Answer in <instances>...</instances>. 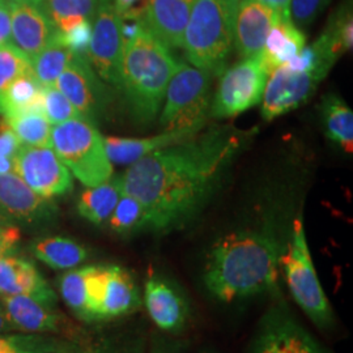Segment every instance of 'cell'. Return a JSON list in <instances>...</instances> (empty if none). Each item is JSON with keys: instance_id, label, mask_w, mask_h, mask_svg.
Listing matches in <instances>:
<instances>
[{"instance_id": "ac0fdd59", "label": "cell", "mask_w": 353, "mask_h": 353, "mask_svg": "<svg viewBox=\"0 0 353 353\" xmlns=\"http://www.w3.org/2000/svg\"><path fill=\"white\" fill-rule=\"evenodd\" d=\"M143 303L152 322L166 332H181L190 318V303L185 293L172 280L150 275L145 280Z\"/></svg>"}, {"instance_id": "44dd1931", "label": "cell", "mask_w": 353, "mask_h": 353, "mask_svg": "<svg viewBox=\"0 0 353 353\" xmlns=\"http://www.w3.org/2000/svg\"><path fill=\"white\" fill-rule=\"evenodd\" d=\"M195 0H145L140 10L144 26L168 48H181Z\"/></svg>"}, {"instance_id": "e0dca14e", "label": "cell", "mask_w": 353, "mask_h": 353, "mask_svg": "<svg viewBox=\"0 0 353 353\" xmlns=\"http://www.w3.org/2000/svg\"><path fill=\"white\" fill-rule=\"evenodd\" d=\"M11 16V43L32 62L58 33L39 3L8 0Z\"/></svg>"}, {"instance_id": "8fae6325", "label": "cell", "mask_w": 353, "mask_h": 353, "mask_svg": "<svg viewBox=\"0 0 353 353\" xmlns=\"http://www.w3.org/2000/svg\"><path fill=\"white\" fill-rule=\"evenodd\" d=\"M13 173L45 199L62 196L74 189L71 172L51 147L21 145L14 154Z\"/></svg>"}, {"instance_id": "d6a6232c", "label": "cell", "mask_w": 353, "mask_h": 353, "mask_svg": "<svg viewBox=\"0 0 353 353\" xmlns=\"http://www.w3.org/2000/svg\"><path fill=\"white\" fill-rule=\"evenodd\" d=\"M108 224L114 233L119 236H131L147 229V214L139 201L122 194Z\"/></svg>"}, {"instance_id": "b9f144b4", "label": "cell", "mask_w": 353, "mask_h": 353, "mask_svg": "<svg viewBox=\"0 0 353 353\" xmlns=\"http://www.w3.org/2000/svg\"><path fill=\"white\" fill-rule=\"evenodd\" d=\"M11 43V16L8 0H0V46Z\"/></svg>"}, {"instance_id": "c3c4849f", "label": "cell", "mask_w": 353, "mask_h": 353, "mask_svg": "<svg viewBox=\"0 0 353 353\" xmlns=\"http://www.w3.org/2000/svg\"><path fill=\"white\" fill-rule=\"evenodd\" d=\"M30 1H34V3H39L41 0H30Z\"/></svg>"}, {"instance_id": "3957f363", "label": "cell", "mask_w": 353, "mask_h": 353, "mask_svg": "<svg viewBox=\"0 0 353 353\" xmlns=\"http://www.w3.org/2000/svg\"><path fill=\"white\" fill-rule=\"evenodd\" d=\"M178 61L164 42L144 26L123 42L119 87L128 108L140 123L152 122L164 103L166 89Z\"/></svg>"}, {"instance_id": "30bf717a", "label": "cell", "mask_w": 353, "mask_h": 353, "mask_svg": "<svg viewBox=\"0 0 353 353\" xmlns=\"http://www.w3.org/2000/svg\"><path fill=\"white\" fill-rule=\"evenodd\" d=\"M92 21V37L87 52L89 63L105 83L119 87L123 55L122 16L117 12L113 0H101Z\"/></svg>"}, {"instance_id": "ee69618b", "label": "cell", "mask_w": 353, "mask_h": 353, "mask_svg": "<svg viewBox=\"0 0 353 353\" xmlns=\"http://www.w3.org/2000/svg\"><path fill=\"white\" fill-rule=\"evenodd\" d=\"M114 7L117 10V12L119 13L121 16H123L125 13L128 12L131 8H134V4L138 0H113Z\"/></svg>"}, {"instance_id": "7402d4cb", "label": "cell", "mask_w": 353, "mask_h": 353, "mask_svg": "<svg viewBox=\"0 0 353 353\" xmlns=\"http://www.w3.org/2000/svg\"><path fill=\"white\" fill-rule=\"evenodd\" d=\"M303 46L305 34L303 30L293 24L290 16H281L278 23L271 28L261 54V61L265 71L271 74L280 65L287 63L301 51Z\"/></svg>"}, {"instance_id": "52a82bcc", "label": "cell", "mask_w": 353, "mask_h": 353, "mask_svg": "<svg viewBox=\"0 0 353 353\" xmlns=\"http://www.w3.org/2000/svg\"><path fill=\"white\" fill-rule=\"evenodd\" d=\"M290 294L303 313L318 327H331L335 322L334 310L321 285L306 240L303 220L296 219L288 249L280 255Z\"/></svg>"}, {"instance_id": "4316f807", "label": "cell", "mask_w": 353, "mask_h": 353, "mask_svg": "<svg viewBox=\"0 0 353 353\" xmlns=\"http://www.w3.org/2000/svg\"><path fill=\"white\" fill-rule=\"evenodd\" d=\"M90 265L65 271L58 279V288L64 303L81 322L92 323L93 316L89 309L88 281Z\"/></svg>"}, {"instance_id": "7dc6e473", "label": "cell", "mask_w": 353, "mask_h": 353, "mask_svg": "<svg viewBox=\"0 0 353 353\" xmlns=\"http://www.w3.org/2000/svg\"><path fill=\"white\" fill-rule=\"evenodd\" d=\"M154 353H170V352H166V351H157V352Z\"/></svg>"}, {"instance_id": "7c38bea8", "label": "cell", "mask_w": 353, "mask_h": 353, "mask_svg": "<svg viewBox=\"0 0 353 353\" xmlns=\"http://www.w3.org/2000/svg\"><path fill=\"white\" fill-rule=\"evenodd\" d=\"M55 87L75 106L81 118L92 123L99 122L110 103V92L87 57L74 54Z\"/></svg>"}, {"instance_id": "9c48e42d", "label": "cell", "mask_w": 353, "mask_h": 353, "mask_svg": "<svg viewBox=\"0 0 353 353\" xmlns=\"http://www.w3.org/2000/svg\"><path fill=\"white\" fill-rule=\"evenodd\" d=\"M270 74L261 58L242 59L221 74L210 117L232 118L258 105Z\"/></svg>"}, {"instance_id": "f35d334b", "label": "cell", "mask_w": 353, "mask_h": 353, "mask_svg": "<svg viewBox=\"0 0 353 353\" xmlns=\"http://www.w3.org/2000/svg\"><path fill=\"white\" fill-rule=\"evenodd\" d=\"M58 37L65 48H68L75 55L87 57L89 42L92 37V21L83 20L63 33L58 32Z\"/></svg>"}, {"instance_id": "f546056e", "label": "cell", "mask_w": 353, "mask_h": 353, "mask_svg": "<svg viewBox=\"0 0 353 353\" xmlns=\"http://www.w3.org/2000/svg\"><path fill=\"white\" fill-rule=\"evenodd\" d=\"M3 122L12 130L21 145L51 147L52 125L45 114H19L4 118Z\"/></svg>"}, {"instance_id": "ffe728a7", "label": "cell", "mask_w": 353, "mask_h": 353, "mask_svg": "<svg viewBox=\"0 0 353 353\" xmlns=\"http://www.w3.org/2000/svg\"><path fill=\"white\" fill-rule=\"evenodd\" d=\"M0 296H28L49 306L58 303L55 290L36 265L13 254L0 256Z\"/></svg>"}, {"instance_id": "f6af8a7d", "label": "cell", "mask_w": 353, "mask_h": 353, "mask_svg": "<svg viewBox=\"0 0 353 353\" xmlns=\"http://www.w3.org/2000/svg\"><path fill=\"white\" fill-rule=\"evenodd\" d=\"M14 170V156L13 157H1L0 159V174L13 173Z\"/></svg>"}, {"instance_id": "8992f818", "label": "cell", "mask_w": 353, "mask_h": 353, "mask_svg": "<svg viewBox=\"0 0 353 353\" xmlns=\"http://www.w3.org/2000/svg\"><path fill=\"white\" fill-rule=\"evenodd\" d=\"M51 148L87 188L112 178L113 165L106 154L103 138L92 122L76 118L52 126Z\"/></svg>"}, {"instance_id": "7a4b0ae2", "label": "cell", "mask_w": 353, "mask_h": 353, "mask_svg": "<svg viewBox=\"0 0 353 353\" xmlns=\"http://www.w3.org/2000/svg\"><path fill=\"white\" fill-rule=\"evenodd\" d=\"M280 250L262 230H237L217 241L203 271L204 287L216 300L232 303L278 285Z\"/></svg>"}, {"instance_id": "60d3db41", "label": "cell", "mask_w": 353, "mask_h": 353, "mask_svg": "<svg viewBox=\"0 0 353 353\" xmlns=\"http://www.w3.org/2000/svg\"><path fill=\"white\" fill-rule=\"evenodd\" d=\"M21 144L13 134L12 130L4 122L0 125V159L1 157H13L20 150Z\"/></svg>"}, {"instance_id": "9a60e30c", "label": "cell", "mask_w": 353, "mask_h": 353, "mask_svg": "<svg viewBox=\"0 0 353 353\" xmlns=\"http://www.w3.org/2000/svg\"><path fill=\"white\" fill-rule=\"evenodd\" d=\"M0 214L26 227L52 223L58 208L51 199L39 196L14 173L0 174Z\"/></svg>"}, {"instance_id": "5bb4252c", "label": "cell", "mask_w": 353, "mask_h": 353, "mask_svg": "<svg viewBox=\"0 0 353 353\" xmlns=\"http://www.w3.org/2000/svg\"><path fill=\"white\" fill-rule=\"evenodd\" d=\"M1 303L16 331L28 334L62 335L68 341H85L83 331L62 314L57 306H49L28 296H1Z\"/></svg>"}, {"instance_id": "74e56055", "label": "cell", "mask_w": 353, "mask_h": 353, "mask_svg": "<svg viewBox=\"0 0 353 353\" xmlns=\"http://www.w3.org/2000/svg\"><path fill=\"white\" fill-rule=\"evenodd\" d=\"M331 0H290V16L297 28L310 26L326 10Z\"/></svg>"}, {"instance_id": "ba28073f", "label": "cell", "mask_w": 353, "mask_h": 353, "mask_svg": "<svg viewBox=\"0 0 353 353\" xmlns=\"http://www.w3.org/2000/svg\"><path fill=\"white\" fill-rule=\"evenodd\" d=\"M87 285L93 322L128 316L135 313L141 305L135 280L121 265H90Z\"/></svg>"}, {"instance_id": "7bdbcfd3", "label": "cell", "mask_w": 353, "mask_h": 353, "mask_svg": "<svg viewBox=\"0 0 353 353\" xmlns=\"http://www.w3.org/2000/svg\"><path fill=\"white\" fill-rule=\"evenodd\" d=\"M16 331V328L13 327L12 322L10 321V318L7 316L6 307L1 303L0 299V334H8V332H13Z\"/></svg>"}, {"instance_id": "484cf974", "label": "cell", "mask_w": 353, "mask_h": 353, "mask_svg": "<svg viewBox=\"0 0 353 353\" xmlns=\"http://www.w3.org/2000/svg\"><path fill=\"white\" fill-rule=\"evenodd\" d=\"M321 119L328 139L339 144L344 152L353 151V112L338 94H326L321 101Z\"/></svg>"}, {"instance_id": "8d00e7d4", "label": "cell", "mask_w": 353, "mask_h": 353, "mask_svg": "<svg viewBox=\"0 0 353 353\" xmlns=\"http://www.w3.org/2000/svg\"><path fill=\"white\" fill-rule=\"evenodd\" d=\"M43 113L52 126L63 123L70 119L81 118L75 106L68 101V99L57 87L45 88Z\"/></svg>"}, {"instance_id": "d590c367", "label": "cell", "mask_w": 353, "mask_h": 353, "mask_svg": "<svg viewBox=\"0 0 353 353\" xmlns=\"http://www.w3.org/2000/svg\"><path fill=\"white\" fill-rule=\"evenodd\" d=\"M32 72V63L12 43L0 46V94L19 76Z\"/></svg>"}, {"instance_id": "83f0119b", "label": "cell", "mask_w": 353, "mask_h": 353, "mask_svg": "<svg viewBox=\"0 0 353 353\" xmlns=\"http://www.w3.org/2000/svg\"><path fill=\"white\" fill-rule=\"evenodd\" d=\"M74 52L65 48L57 36L50 43L36 55L30 62L33 75L37 79L42 88L55 87L58 77L63 72L64 68L72 59Z\"/></svg>"}, {"instance_id": "4dcf8cb0", "label": "cell", "mask_w": 353, "mask_h": 353, "mask_svg": "<svg viewBox=\"0 0 353 353\" xmlns=\"http://www.w3.org/2000/svg\"><path fill=\"white\" fill-rule=\"evenodd\" d=\"M144 339L138 332H117L94 341H81L57 353H143Z\"/></svg>"}, {"instance_id": "836d02e7", "label": "cell", "mask_w": 353, "mask_h": 353, "mask_svg": "<svg viewBox=\"0 0 353 353\" xmlns=\"http://www.w3.org/2000/svg\"><path fill=\"white\" fill-rule=\"evenodd\" d=\"M101 0H41L39 4L54 24L68 17L93 20Z\"/></svg>"}, {"instance_id": "bcb514c9", "label": "cell", "mask_w": 353, "mask_h": 353, "mask_svg": "<svg viewBox=\"0 0 353 353\" xmlns=\"http://www.w3.org/2000/svg\"><path fill=\"white\" fill-rule=\"evenodd\" d=\"M0 223H8V220L1 214H0Z\"/></svg>"}, {"instance_id": "cb8c5ba5", "label": "cell", "mask_w": 353, "mask_h": 353, "mask_svg": "<svg viewBox=\"0 0 353 353\" xmlns=\"http://www.w3.org/2000/svg\"><path fill=\"white\" fill-rule=\"evenodd\" d=\"M122 194L121 176L110 178L81 192L77 201V212L92 224L102 225L108 223Z\"/></svg>"}, {"instance_id": "6da1fadb", "label": "cell", "mask_w": 353, "mask_h": 353, "mask_svg": "<svg viewBox=\"0 0 353 353\" xmlns=\"http://www.w3.org/2000/svg\"><path fill=\"white\" fill-rule=\"evenodd\" d=\"M242 141L240 131L214 127L201 137L153 152L130 165L121 176L122 191L141 203L148 230L182 228L210 199Z\"/></svg>"}, {"instance_id": "603a6c76", "label": "cell", "mask_w": 353, "mask_h": 353, "mask_svg": "<svg viewBox=\"0 0 353 353\" xmlns=\"http://www.w3.org/2000/svg\"><path fill=\"white\" fill-rule=\"evenodd\" d=\"M188 140L189 139L176 132L164 131L159 135L148 137V138L108 137V138H103V144H105L106 154L110 163L131 165L139 161L143 157L151 154L153 152L164 150L166 147L176 145Z\"/></svg>"}, {"instance_id": "2e32d148", "label": "cell", "mask_w": 353, "mask_h": 353, "mask_svg": "<svg viewBox=\"0 0 353 353\" xmlns=\"http://www.w3.org/2000/svg\"><path fill=\"white\" fill-rule=\"evenodd\" d=\"M250 353H325L316 341L278 307L262 319Z\"/></svg>"}, {"instance_id": "d4e9b609", "label": "cell", "mask_w": 353, "mask_h": 353, "mask_svg": "<svg viewBox=\"0 0 353 353\" xmlns=\"http://www.w3.org/2000/svg\"><path fill=\"white\" fill-rule=\"evenodd\" d=\"M34 256L52 270H72L88 259V250L79 242L65 237H46L33 242Z\"/></svg>"}, {"instance_id": "ab89813d", "label": "cell", "mask_w": 353, "mask_h": 353, "mask_svg": "<svg viewBox=\"0 0 353 353\" xmlns=\"http://www.w3.org/2000/svg\"><path fill=\"white\" fill-rule=\"evenodd\" d=\"M20 240L21 232L19 228L10 223H0V256L16 252Z\"/></svg>"}, {"instance_id": "5b68a950", "label": "cell", "mask_w": 353, "mask_h": 353, "mask_svg": "<svg viewBox=\"0 0 353 353\" xmlns=\"http://www.w3.org/2000/svg\"><path fill=\"white\" fill-rule=\"evenodd\" d=\"M211 76L191 64L179 62L172 76L160 114L168 132L195 138L211 113Z\"/></svg>"}, {"instance_id": "f1b7e54d", "label": "cell", "mask_w": 353, "mask_h": 353, "mask_svg": "<svg viewBox=\"0 0 353 353\" xmlns=\"http://www.w3.org/2000/svg\"><path fill=\"white\" fill-rule=\"evenodd\" d=\"M76 343L45 334H0V353H57Z\"/></svg>"}, {"instance_id": "d6986e66", "label": "cell", "mask_w": 353, "mask_h": 353, "mask_svg": "<svg viewBox=\"0 0 353 353\" xmlns=\"http://www.w3.org/2000/svg\"><path fill=\"white\" fill-rule=\"evenodd\" d=\"M281 14L261 0H240L234 17L233 43L241 58H261L265 38Z\"/></svg>"}, {"instance_id": "4fadbf2b", "label": "cell", "mask_w": 353, "mask_h": 353, "mask_svg": "<svg viewBox=\"0 0 353 353\" xmlns=\"http://www.w3.org/2000/svg\"><path fill=\"white\" fill-rule=\"evenodd\" d=\"M326 76L319 71H292L285 65L274 70L267 79L262 96L263 118L272 121L300 108L313 97Z\"/></svg>"}, {"instance_id": "277c9868", "label": "cell", "mask_w": 353, "mask_h": 353, "mask_svg": "<svg viewBox=\"0 0 353 353\" xmlns=\"http://www.w3.org/2000/svg\"><path fill=\"white\" fill-rule=\"evenodd\" d=\"M240 0H195L181 48L191 65L211 77L227 67Z\"/></svg>"}, {"instance_id": "1f68e13d", "label": "cell", "mask_w": 353, "mask_h": 353, "mask_svg": "<svg viewBox=\"0 0 353 353\" xmlns=\"http://www.w3.org/2000/svg\"><path fill=\"white\" fill-rule=\"evenodd\" d=\"M43 90L32 72L19 76L0 94V114L13 117L23 114L38 93Z\"/></svg>"}, {"instance_id": "e575fe53", "label": "cell", "mask_w": 353, "mask_h": 353, "mask_svg": "<svg viewBox=\"0 0 353 353\" xmlns=\"http://www.w3.org/2000/svg\"><path fill=\"white\" fill-rule=\"evenodd\" d=\"M325 32L331 38L341 57L352 49L353 16L351 0H345L339 10H336V12L331 16Z\"/></svg>"}]
</instances>
